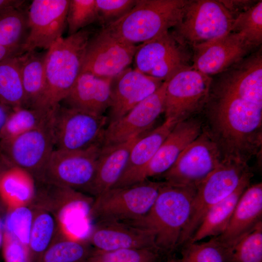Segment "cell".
I'll use <instances>...</instances> for the list:
<instances>
[{
    "label": "cell",
    "instance_id": "obj_37",
    "mask_svg": "<svg viewBox=\"0 0 262 262\" xmlns=\"http://www.w3.org/2000/svg\"><path fill=\"white\" fill-rule=\"evenodd\" d=\"M231 32L241 34L255 46L262 42V1L239 14L233 22Z\"/></svg>",
    "mask_w": 262,
    "mask_h": 262
},
{
    "label": "cell",
    "instance_id": "obj_10",
    "mask_svg": "<svg viewBox=\"0 0 262 262\" xmlns=\"http://www.w3.org/2000/svg\"><path fill=\"white\" fill-rule=\"evenodd\" d=\"M51 120L16 137L0 139V157L8 166L27 171L38 181L55 149Z\"/></svg>",
    "mask_w": 262,
    "mask_h": 262
},
{
    "label": "cell",
    "instance_id": "obj_45",
    "mask_svg": "<svg viewBox=\"0 0 262 262\" xmlns=\"http://www.w3.org/2000/svg\"><path fill=\"white\" fill-rule=\"evenodd\" d=\"M4 231V224H3L2 220L0 217V247H1L3 242Z\"/></svg>",
    "mask_w": 262,
    "mask_h": 262
},
{
    "label": "cell",
    "instance_id": "obj_21",
    "mask_svg": "<svg viewBox=\"0 0 262 262\" xmlns=\"http://www.w3.org/2000/svg\"><path fill=\"white\" fill-rule=\"evenodd\" d=\"M262 182L248 186L241 196L224 232L215 237L228 250L262 221Z\"/></svg>",
    "mask_w": 262,
    "mask_h": 262
},
{
    "label": "cell",
    "instance_id": "obj_5",
    "mask_svg": "<svg viewBox=\"0 0 262 262\" xmlns=\"http://www.w3.org/2000/svg\"><path fill=\"white\" fill-rule=\"evenodd\" d=\"M164 183L147 179L130 186L112 188L95 197L88 217L97 221L129 223L137 220L149 211Z\"/></svg>",
    "mask_w": 262,
    "mask_h": 262
},
{
    "label": "cell",
    "instance_id": "obj_4",
    "mask_svg": "<svg viewBox=\"0 0 262 262\" xmlns=\"http://www.w3.org/2000/svg\"><path fill=\"white\" fill-rule=\"evenodd\" d=\"M251 174L247 162L232 158L223 159L196 188L180 246L188 242L208 211L232 193Z\"/></svg>",
    "mask_w": 262,
    "mask_h": 262
},
{
    "label": "cell",
    "instance_id": "obj_3",
    "mask_svg": "<svg viewBox=\"0 0 262 262\" xmlns=\"http://www.w3.org/2000/svg\"><path fill=\"white\" fill-rule=\"evenodd\" d=\"M187 0H136L126 14L101 30L136 45L169 32L180 22Z\"/></svg>",
    "mask_w": 262,
    "mask_h": 262
},
{
    "label": "cell",
    "instance_id": "obj_15",
    "mask_svg": "<svg viewBox=\"0 0 262 262\" xmlns=\"http://www.w3.org/2000/svg\"><path fill=\"white\" fill-rule=\"evenodd\" d=\"M166 84L167 80L123 116L108 123L104 132L101 147L124 143L146 133L164 112Z\"/></svg>",
    "mask_w": 262,
    "mask_h": 262
},
{
    "label": "cell",
    "instance_id": "obj_36",
    "mask_svg": "<svg viewBox=\"0 0 262 262\" xmlns=\"http://www.w3.org/2000/svg\"><path fill=\"white\" fill-rule=\"evenodd\" d=\"M229 251L216 238L207 242L187 243L180 262H228Z\"/></svg>",
    "mask_w": 262,
    "mask_h": 262
},
{
    "label": "cell",
    "instance_id": "obj_39",
    "mask_svg": "<svg viewBox=\"0 0 262 262\" xmlns=\"http://www.w3.org/2000/svg\"><path fill=\"white\" fill-rule=\"evenodd\" d=\"M4 229L28 246L34 217L33 209L29 205L8 210Z\"/></svg>",
    "mask_w": 262,
    "mask_h": 262
},
{
    "label": "cell",
    "instance_id": "obj_44",
    "mask_svg": "<svg viewBox=\"0 0 262 262\" xmlns=\"http://www.w3.org/2000/svg\"><path fill=\"white\" fill-rule=\"evenodd\" d=\"M11 110L0 103V134Z\"/></svg>",
    "mask_w": 262,
    "mask_h": 262
},
{
    "label": "cell",
    "instance_id": "obj_16",
    "mask_svg": "<svg viewBox=\"0 0 262 262\" xmlns=\"http://www.w3.org/2000/svg\"><path fill=\"white\" fill-rule=\"evenodd\" d=\"M254 47L241 34L230 32L193 47L191 66L209 76L218 74L242 60Z\"/></svg>",
    "mask_w": 262,
    "mask_h": 262
},
{
    "label": "cell",
    "instance_id": "obj_26",
    "mask_svg": "<svg viewBox=\"0 0 262 262\" xmlns=\"http://www.w3.org/2000/svg\"><path fill=\"white\" fill-rule=\"evenodd\" d=\"M251 178L252 174L246 177L232 193L208 211L187 243L198 242L208 237L218 236L224 232L241 196L249 185Z\"/></svg>",
    "mask_w": 262,
    "mask_h": 262
},
{
    "label": "cell",
    "instance_id": "obj_1",
    "mask_svg": "<svg viewBox=\"0 0 262 262\" xmlns=\"http://www.w3.org/2000/svg\"><path fill=\"white\" fill-rule=\"evenodd\" d=\"M196 190L194 187L164 181L147 213L126 223L149 231L153 236L156 248L163 255H170L180 246Z\"/></svg>",
    "mask_w": 262,
    "mask_h": 262
},
{
    "label": "cell",
    "instance_id": "obj_12",
    "mask_svg": "<svg viewBox=\"0 0 262 262\" xmlns=\"http://www.w3.org/2000/svg\"><path fill=\"white\" fill-rule=\"evenodd\" d=\"M169 32L138 45L133 60L135 69L163 82L188 65L184 48Z\"/></svg>",
    "mask_w": 262,
    "mask_h": 262
},
{
    "label": "cell",
    "instance_id": "obj_7",
    "mask_svg": "<svg viewBox=\"0 0 262 262\" xmlns=\"http://www.w3.org/2000/svg\"><path fill=\"white\" fill-rule=\"evenodd\" d=\"M108 120L107 116L62 106L53 110L51 126L55 149L75 151L101 144Z\"/></svg>",
    "mask_w": 262,
    "mask_h": 262
},
{
    "label": "cell",
    "instance_id": "obj_32",
    "mask_svg": "<svg viewBox=\"0 0 262 262\" xmlns=\"http://www.w3.org/2000/svg\"><path fill=\"white\" fill-rule=\"evenodd\" d=\"M53 110L19 107L11 111L0 134V139H10L38 128L49 122Z\"/></svg>",
    "mask_w": 262,
    "mask_h": 262
},
{
    "label": "cell",
    "instance_id": "obj_34",
    "mask_svg": "<svg viewBox=\"0 0 262 262\" xmlns=\"http://www.w3.org/2000/svg\"><path fill=\"white\" fill-rule=\"evenodd\" d=\"M163 255L156 248H127L111 251L94 249L83 262H162Z\"/></svg>",
    "mask_w": 262,
    "mask_h": 262
},
{
    "label": "cell",
    "instance_id": "obj_23",
    "mask_svg": "<svg viewBox=\"0 0 262 262\" xmlns=\"http://www.w3.org/2000/svg\"><path fill=\"white\" fill-rule=\"evenodd\" d=\"M112 80L82 72L63 101L68 107L104 115L111 102Z\"/></svg>",
    "mask_w": 262,
    "mask_h": 262
},
{
    "label": "cell",
    "instance_id": "obj_43",
    "mask_svg": "<svg viewBox=\"0 0 262 262\" xmlns=\"http://www.w3.org/2000/svg\"><path fill=\"white\" fill-rule=\"evenodd\" d=\"M25 2L22 0H0V12L10 8H21Z\"/></svg>",
    "mask_w": 262,
    "mask_h": 262
},
{
    "label": "cell",
    "instance_id": "obj_40",
    "mask_svg": "<svg viewBox=\"0 0 262 262\" xmlns=\"http://www.w3.org/2000/svg\"><path fill=\"white\" fill-rule=\"evenodd\" d=\"M136 2V0H96L98 21L105 26L128 13Z\"/></svg>",
    "mask_w": 262,
    "mask_h": 262
},
{
    "label": "cell",
    "instance_id": "obj_33",
    "mask_svg": "<svg viewBox=\"0 0 262 262\" xmlns=\"http://www.w3.org/2000/svg\"><path fill=\"white\" fill-rule=\"evenodd\" d=\"M27 12L21 8L0 12V45L22 50L28 33Z\"/></svg>",
    "mask_w": 262,
    "mask_h": 262
},
{
    "label": "cell",
    "instance_id": "obj_22",
    "mask_svg": "<svg viewBox=\"0 0 262 262\" xmlns=\"http://www.w3.org/2000/svg\"><path fill=\"white\" fill-rule=\"evenodd\" d=\"M202 123L189 117L179 121L163 142L149 163L146 179L162 175L175 163L182 151L202 132Z\"/></svg>",
    "mask_w": 262,
    "mask_h": 262
},
{
    "label": "cell",
    "instance_id": "obj_17",
    "mask_svg": "<svg viewBox=\"0 0 262 262\" xmlns=\"http://www.w3.org/2000/svg\"><path fill=\"white\" fill-rule=\"evenodd\" d=\"M163 82L130 67L113 78L108 124L125 115L153 93Z\"/></svg>",
    "mask_w": 262,
    "mask_h": 262
},
{
    "label": "cell",
    "instance_id": "obj_42",
    "mask_svg": "<svg viewBox=\"0 0 262 262\" xmlns=\"http://www.w3.org/2000/svg\"><path fill=\"white\" fill-rule=\"evenodd\" d=\"M24 53L21 49H12L0 45V62L15 56Z\"/></svg>",
    "mask_w": 262,
    "mask_h": 262
},
{
    "label": "cell",
    "instance_id": "obj_38",
    "mask_svg": "<svg viewBox=\"0 0 262 262\" xmlns=\"http://www.w3.org/2000/svg\"><path fill=\"white\" fill-rule=\"evenodd\" d=\"M98 20L96 0H70L66 17L68 35Z\"/></svg>",
    "mask_w": 262,
    "mask_h": 262
},
{
    "label": "cell",
    "instance_id": "obj_13",
    "mask_svg": "<svg viewBox=\"0 0 262 262\" xmlns=\"http://www.w3.org/2000/svg\"><path fill=\"white\" fill-rule=\"evenodd\" d=\"M70 0H33L28 10V33L24 53L37 48L48 49L62 37Z\"/></svg>",
    "mask_w": 262,
    "mask_h": 262
},
{
    "label": "cell",
    "instance_id": "obj_30",
    "mask_svg": "<svg viewBox=\"0 0 262 262\" xmlns=\"http://www.w3.org/2000/svg\"><path fill=\"white\" fill-rule=\"evenodd\" d=\"M21 55L0 62V103L11 110L26 108L20 71Z\"/></svg>",
    "mask_w": 262,
    "mask_h": 262
},
{
    "label": "cell",
    "instance_id": "obj_6",
    "mask_svg": "<svg viewBox=\"0 0 262 262\" xmlns=\"http://www.w3.org/2000/svg\"><path fill=\"white\" fill-rule=\"evenodd\" d=\"M234 17L220 0H188L172 35L192 47L231 32Z\"/></svg>",
    "mask_w": 262,
    "mask_h": 262
},
{
    "label": "cell",
    "instance_id": "obj_24",
    "mask_svg": "<svg viewBox=\"0 0 262 262\" xmlns=\"http://www.w3.org/2000/svg\"><path fill=\"white\" fill-rule=\"evenodd\" d=\"M218 87L262 104V57L259 52L242 60L224 76Z\"/></svg>",
    "mask_w": 262,
    "mask_h": 262
},
{
    "label": "cell",
    "instance_id": "obj_27",
    "mask_svg": "<svg viewBox=\"0 0 262 262\" xmlns=\"http://www.w3.org/2000/svg\"><path fill=\"white\" fill-rule=\"evenodd\" d=\"M36 190L34 178L21 168L9 166L0 176V197L7 210L30 205Z\"/></svg>",
    "mask_w": 262,
    "mask_h": 262
},
{
    "label": "cell",
    "instance_id": "obj_46",
    "mask_svg": "<svg viewBox=\"0 0 262 262\" xmlns=\"http://www.w3.org/2000/svg\"><path fill=\"white\" fill-rule=\"evenodd\" d=\"M8 167H9V166L0 157V176L2 172Z\"/></svg>",
    "mask_w": 262,
    "mask_h": 262
},
{
    "label": "cell",
    "instance_id": "obj_31",
    "mask_svg": "<svg viewBox=\"0 0 262 262\" xmlns=\"http://www.w3.org/2000/svg\"><path fill=\"white\" fill-rule=\"evenodd\" d=\"M32 208L34 217L28 247L33 262H36L55 239L60 228L52 213L44 210Z\"/></svg>",
    "mask_w": 262,
    "mask_h": 262
},
{
    "label": "cell",
    "instance_id": "obj_20",
    "mask_svg": "<svg viewBox=\"0 0 262 262\" xmlns=\"http://www.w3.org/2000/svg\"><path fill=\"white\" fill-rule=\"evenodd\" d=\"M179 121L165 119L161 125L142 135L132 146L124 172L112 188L130 186L146 180L145 174L149 163Z\"/></svg>",
    "mask_w": 262,
    "mask_h": 262
},
{
    "label": "cell",
    "instance_id": "obj_18",
    "mask_svg": "<svg viewBox=\"0 0 262 262\" xmlns=\"http://www.w3.org/2000/svg\"><path fill=\"white\" fill-rule=\"evenodd\" d=\"M93 200L92 197L72 188L36 182L35 196L29 206L52 213L63 229L75 213L88 217Z\"/></svg>",
    "mask_w": 262,
    "mask_h": 262
},
{
    "label": "cell",
    "instance_id": "obj_41",
    "mask_svg": "<svg viewBox=\"0 0 262 262\" xmlns=\"http://www.w3.org/2000/svg\"><path fill=\"white\" fill-rule=\"evenodd\" d=\"M1 247L5 262H33L28 246L5 229Z\"/></svg>",
    "mask_w": 262,
    "mask_h": 262
},
{
    "label": "cell",
    "instance_id": "obj_29",
    "mask_svg": "<svg viewBox=\"0 0 262 262\" xmlns=\"http://www.w3.org/2000/svg\"><path fill=\"white\" fill-rule=\"evenodd\" d=\"M93 250L87 239L76 238L60 229L36 262H83Z\"/></svg>",
    "mask_w": 262,
    "mask_h": 262
},
{
    "label": "cell",
    "instance_id": "obj_28",
    "mask_svg": "<svg viewBox=\"0 0 262 262\" xmlns=\"http://www.w3.org/2000/svg\"><path fill=\"white\" fill-rule=\"evenodd\" d=\"M45 53H37L34 50L20 56L21 76L26 108H35L43 93Z\"/></svg>",
    "mask_w": 262,
    "mask_h": 262
},
{
    "label": "cell",
    "instance_id": "obj_35",
    "mask_svg": "<svg viewBox=\"0 0 262 262\" xmlns=\"http://www.w3.org/2000/svg\"><path fill=\"white\" fill-rule=\"evenodd\" d=\"M228 251V262H262V221Z\"/></svg>",
    "mask_w": 262,
    "mask_h": 262
},
{
    "label": "cell",
    "instance_id": "obj_47",
    "mask_svg": "<svg viewBox=\"0 0 262 262\" xmlns=\"http://www.w3.org/2000/svg\"><path fill=\"white\" fill-rule=\"evenodd\" d=\"M165 262H180V259L175 258H169Z\"/></svg>",
    "mask_w": 262,
    "mask_h": 262
},
{
    "label": "cell",
    "instance_id": "obj_25",
    "mask_svg": "<svg viewBox=\"0 0 262 262\" xmlns=\"http://www.w3.org/2000/svg\"><path fill=\"white\" fill-rule=\"evenodd\" d=\"M143 134L124 143L101 147L90 194L96 197L115 185L124 172L132 146Z\"/></svg>",
    "mask_w": 262,
    "mask_h": 262
},
{
    "label": "cell",
    "instance_id": "obj_19",
    "mask_svg": "<svg viewBox=\"0 0 262 262\" xmlns=\"http://www.w3.org/2000/svg\"><path fill=\"white\" fill-rule=\"evenodd\" d=\"M86 239L94 249L99 251L157 249L149 231L117 221H97Z\"/></svg>",
    "mask_w": 262,
    "mask_h": 262
},
{
    "label": "cell",
    "instance_id": "obj_11",
    "mask_svg": "<svg viewBox=\"0 0 262 262\" xmlns=\"http://www.w3.org/2000/svg\"><path fill=\"white\" fill-rule=\"evenodd\" d=\"M212 79L190 66L167 80L164 113L165 119L180 121L202 107L208 98Z\"/></svg>",
    "mask_w": 262,
    "mask_h": 262
},
{
    "label": "cell",
    "instance_id": "obj_9",
    "mask_svg": "<svg viewBox=\"0 0 262 262\" xmlns=\"http://www.w3.org/2000/svg\"><path fill=\"white\" fill-rule=\"evenodd\" d=\"M223 159L221 150L210 131L203 130L162 176L169 184L197 188Z\"/></svg>",
    "mask_w": 262,
    "mask_h": 262
},
{
    "label": "cell",
    "instance_id": "obj_14",
    "mask_svg": "<svg viewBox=\"0 0 262 262\" xmlns=\"http://www.w3.org/2000/svg\"><path fill=\"white\" fill-rule=\"evenodd\" d=\"M137 48L100 30L88 42L82 72L113 78L129 67Z\"/></svg>",
    "mask_w": 262,
    "mask_h": 262
},
{
    "label": "cell",
    "instance_id": "obj_8",
    "mask_svg": "<svg viewBox=\"0 0 262 262\" xmlns=\"http://www.w3.org/2000/svg\"><path fill=\"white\" fill-rule=\"evenodd\" d=\"M101 147V144H98L80 151L55 149L36 182L90 194Z\"/></svg>",
    "mask_w": 262,
    "mask_h": 262
},
{
    "label": "cell",
    "instance_id": "obj_2",
    "mask_svg": "<svg viewBox=\"0 0 262 262\" xmlns=\"http://www.w3.org/2000/svg\"><path fill=\"white\" fill-rule=\"evenodd\" d=\"M92 32L84 28L59 38L47 50L44 61L45 87L34 108L52 110L68 95L82 73Z\"/></svg>",
    "mask_w": 262,
    "mask_h": 262
}]
</instances>
